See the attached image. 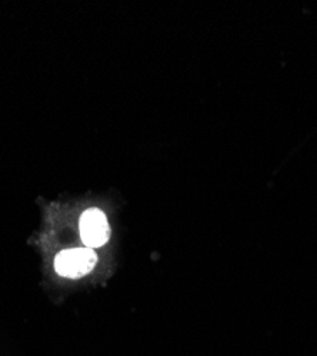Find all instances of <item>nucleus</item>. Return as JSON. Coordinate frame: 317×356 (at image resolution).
Masks as SVG:
<instances>
[{"label": "nucleus", "instance_id": "f257e3e1", "mask_svg": "<svg viewBox=\"0 0 317 356\" xmlns=\"http://www.w3.org/2000/svg\"><path fill=\"white\" fill-rule=\"evenodd\" d=\"M98 264V254L95 250L82 247L63 250L54 257L53 268L62 278L79 280L89 275Z\"/></svg>", "mask_w": 317, "mask_h": 356}, {"label": "nucleus", "instance_id": "f03ea898", "mask_svg": "<svg viewBox=\"0 0 317 356\" xmlns=\"http://www.w3.org/2000/svg\"><path fill=\"white\" fill-rule=\"evenodd\" d=\"M79 232L84 247L95 250L107 244L111 229L102 210L89 209L80 216Z\"/></svg>", "mask_w": 317, "mask_h": 356}]
</instances>
